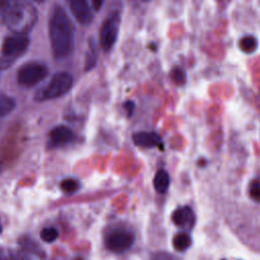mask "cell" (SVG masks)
I'll list each match as a JSON object with an SVG mask.
<instances>
[{"instance_id":"484cf974","label":"cell","mask_w":260,"mask_h":260,"mask_svg":"<svg viewBox=\"0 0 260 260\" xmlns=\"http://www.w3.org/2000/svg\"><path fill=\"white\" fill-rule=\"evenodd\" d=\"M1 68H2V63H0V70H1Z\"/></svg>"},{"instance_id":"2e32d148","label":"cell","mask_w":260,"mask_h":260,"mask_svg":"<svg viewBox=\"0 0 260 260\" xmlns=\"http://www.w3.org/2000/svg\"><path fill=\"white\" fill-rule=\"evenodd\" d=\"M60 188L66 194H73L79 190L80 183L76 179L67 178L60 183Z\"/></svg>"},{"instance_id":"5b68a950","label":"cell","mask_w":260,"mask_h":260,"mask_svg":"<svg viewBox=\"0 0 260 260\" xmlns=\"http://www.w3.org/2000/svg\"><path fill=\"white\" fill-rule=\"evenodd\" d=\"M48 74V68L39 62H28L22 65L16 74V80L23 87H31L42 81Z\"/></svg>"},{"instance_id":"8fae6325","label":"cell","mask_w":260,"mask_h":260,"mask_svg":"<svg viewBox=\"0 0 260 260\" xmlns=\"http://www.w3.org/2000/svg\"><path fill=\"white\" fill-rule=\"evenodd\" d=\"M194 219L195 216L193 210L188 206L180 207L176 209L173 213V221L178 226H191L192 223L194 222Z\"/></svg>"},{"instance_id":"f1b7e54d","label":"cell","mask_w":260,"mask_h":260,"mask_svg":"<svg viewBox=\"0 0 260 260\" xmlns=\"http://www.w3.org/2000/svg\"><path fill=\"white\" fill-rule=\"evenodd\" d=\"M143 1H149V0H143Z\"/></svg>"},{"instance_id":"7a4b0ae2","label":"cell","mask_w":260,"mask_h":260,"mask_svg":"<svg viewBox=\"0 0 260 260\" xmlns=\"http://www.w3.org/2000/svg\"><path fill=\"white\" fill-rule=\"evenodd\" d=\"M38 13L36 7L26 0L13 1L4 23L14 34L25 35L37 22Z\"/></svg>"},{"instance_id":"8992f818","label":"cell","mask_w":260,"mask_h":260,"mask_svg":"<svg viewBox=\"0 0 260 260\" xmlns=\"http://www.w3.org/2000/svg\"><path fill=\"white\" fill-rule=\"evenodd\" d=\"M120 15L118 12L110 13L100 29V45L104 51H110L118 38L120 27Z\"/></svg>"},{"instance_id":"9a60e30c","label":"cell","mask_w":260,"mask_h":260,"mask_svg":"<svg viewBox=\"0 0 260 260\" xmlns=\"http://www.w3.org/2000/svg\"><path fill=\"white\" fill-rule=\"evenodd\" d=\"M15 107V101L5 94L0 93V117L8 115Z\"/></svg>"},{"instance_id":"ba28073f","label":"cell","mask_w":260,"mask_h":260,"mask_svg":"<svg viewBox=\"0 0 260 260\" xmlns=\"http://www.w3.org/2000/svg\"><path fill=\"white\" fill-rule=\"evenodd\" d=\"M75 137L74 132L67 126H56L49 133V145L50 147L65 146L73 141Z\"/></svg>"},{"instance_id":"603a6c76","label":"cell","mask_w":260,"mask_h":260,"mask_svg":"<svg viewBox=\"0 0 260 260\" xmlns=\"http://www.w3.org/2000/svg\"><path fill=\"white\" fill-rule=\"evenodd\" d=\"M124 109L127 112L128 117H130L132 115V113H133V110H134V103H132L131 101H127L124 104Z\"/></svg>"},{"instance_id":"52a82bcc","label":"cell","mask_w":260,"mask_h":260,"mask_svg":"<svg viewBox=\"0 0 260 260\" xmlns=\"http://www.w3.org/2000/svg\"><path fill=\"white\" fill-rule=\"evenodd\" d=\"M29 40L25 35L14 34L4 39L1 47L2 54L7 58H14L21 55L28 47Z\"/></svg>"},{"instance_id":"277c9868","label":"cell","mask_w":260,"mask_h":260,"mask_svg":"<svg viewBox=\"0 0 260 260\" xmlns=\"http://www.w3.org/2000/svg\"><path fill=\"white\" fill-rule=\"evenodd\" d=\"M135 241L134 233L126 228H115L105 238V245L108 250L114 253H123L129 250Z\"/></svg>"},{"instance_id":"7c38bea8","label":"cell","mask_w":260,"mask_h":260,"mask_svg":"<svg viewBox=\"0 0 260 260\" xmlns=\"http://www.w3.org/2000/svg\"><path fill=\"white\" fill-rule=\"evenodd\" d=\"M153 186H154V189L161 194L168 191L170 186V176L167 171L159 170L156 172L153 179Z\"/></svg>"},{"instance_id":"ac0fdd59","label":"cell","mask_w":260,"mask_h":260,"mask_svg":"<svg viewBox=\"0 0 260 260\" xmlns=\"http://www.w3.org/2000/svg\"><path fill=\"white\" fill-rule=\"evenodd\" d=\"M171 78L178 85L185 84V82H186V72L183 68H181L179 66H176L171 71Z\"/></svg>"},{"instance_id":"e0dca14e","label":"cell","mask_w":260,"mask_h":260,"mask_svg":"<svg viewBox=\"0 0 260 260\" xmlns=\"http://www.w3.org/2000/svg\"><path fill=\"white\" fill-rule=\"evenodd\" d=\"M96 63V49L93 43H91L88 47L86 57H85V70H90L94 67Z\"/></svg>"},{"instance_id":"5bb4252c","label":"cell","mask_w":260,"mask_h":260,"mask_svg":"<svg viewBox=\"0 0 260 260\" xmlns=\"http://www.w3.org/2000/svg\"><path fill=\"white\" fill-rule=\"evenodd\" d=\"M239 48L247 54H252L257 49V40L254 36H245L239 41Z\"/></svg>"},{"instance_id":"30bf717a","label":"cell","mask_w":260,"mask_h":260,"mask_svg":"<svg viewBox=\"0 0 260 260\" xmlns=\"http://www.w3.org/2000/svg\"><path fill=\"white\" fill-rule=\"evenodd\" d=\"M69 8L81 24H88L92 19V12L87 0H67Z\"/></svg>"},{"instance_id":"83f0119b","label":"cell","mask_w":260,"mask_h":260,"mask_svg":"<svg viewBox=\"0 0 260 260\" xmlns=\"http://www.w3.org/2000/svg\"><path fill=\"white\" fill-rule=\"evenodd\" d=\"M0 232H1V224H0Z\"/></svg>"},{"instance_id":"44dd1931","label":"cell","mask_w":260,"mask_h":260,"mask_svg":"<svg viewBox=\"0 0 260 260\" xmlns=\"http://www.w3.org/2000/svg\"><path fill=\"white\" fill-rule=\"evenodd\" d=\"M12 3L13 0H0V23L4 22Z\"/></svg>"},{"instance_id":"9c48e42d","label":"cell","mask_w":260,"mask_h":260,"mask_svg":"<svg viewBox=\"0 0 260 260\" xmlns=\"http://www.w3.org/2000/svg\"><path fill=\"white\" fill-rule=\"evenodd\" d=\"M133 143L142 148H153L157 147L162 149L164 143L161 137L156 132L149 131H140L132 135Z\"/></svg>"},{"instance_id":"4fadbf2b","label":"cell","mask_w":260,"mask_h":260,"mask_svg":"<svg viewBox=\"0 0 260 260\" xmlns=\"http://www.w3.org/2000/svg\"><path fill=\"white\" fill-rule=\"evenodd\" d=\"M173 246L177 251H186L191 246V238L186 233H179L174 237Z\"/></svg>"},{"instance_id":"7402d4cb","label":"cell","mask_w":260,"mask_h":260,"mask_svg":"<svg viewBox=\"0 0 260 260\" xmlns=\"http://www.w3.org/2000/svg\"><path fill=\"white\" fill-rule=\"evenodd\" d=\"M151 260H175V258L168 253H157L152 257Z\"/></svg>"},{"instance_id":"4316f807","label":"cell","mask_w":260,"mask_h":260,"mask_svg":"<svg viewBox=\"0 0 260 260\" xmlns=\"http://www.w3.org/2000/svg\"><path fill=\"white\" fill-rule=\"evenodd\" d=\"M35 1H38V2H41V1H44V0H35Z\"/></svg>"},{"instance_id":"ffe728a7","label":"cell","mask_w":260,"mask_h":260,"mask_svg":"<svg viewBox=\"0 0 260 260\" xmlns=\"http://www.w3.org/2000/svg\"><path fill=\"white\" fill-rule=\"evenodd\" d=\"M250 197L257 202H260V181L255 180L250 184L249 188Z\"/></svg>"},{"instance_id":"d4e9b609","label":"cell","mask_w":260,"mask_h":260,"mask_svg":"<svg viewBox=\"0 0 260 260\" xmlns=\"http://www.w3.org/2000/svg\"><path fill=\"white\" fill-rule=\"evenodd\" d=\"M2 171H3V162H2V160L0 159V174L2 173Z\"/></svg>"},{"instance_id":"3957f363","label":"cell","mask_w":260,"mask_h":260,"mask_svg":"<svg viewBox=\"0 0 260 260\" xmlns=\"http://www.w3.org/2000/svg\"><path fill=\"white\" fill-rule=\"evenodd\" d=\"M73 84L72 76L67 72H58L43 88L36 92L35 99L39 102L54 100L66 94Z\"/></svg>"},{"instance_id":"d6986e66","label":"cell","mask_w":260,"mask_h":260,"mask_svg":"<svg viewBox=\"0 0 260 260\" xmlns=\"http://www.w3.org/2000/svg\"><path fill=\"white\" fill-rule=\"evenodd\" d=\"M41 238L46 243H53L58 238V231L54 228H45L41 232Z\"/></svg>"},{"instance_id":"6da1fadb","label":"cell","mask_w":260,"mask_h":260,"mask_svg":"<svg viewBox=\"0 0 260 260\" xmlns=\"http://www.w3.org/2000/svg\"><path fill=\"white\" fill-rule=\"evenodd\" d=\"M49 37L55 58L64 59L70 55L73 49L72 24L65 10L59 5H55L51 13Z\"/></svg>"},{"instance_id":"cb8c5ba5","label":"cell","mask_w":260,"mask_h":260,"mask_svg":"<svg viewBox=\"0 0 260 260\" xmlns=\"http://www.w3.org/2000/svg\"><path fill=\"white\" fill-rule=\"evenodd\" d=\"M104 1L105 0H91V5H92V8L98 11L102 8L103 4H104Z\"/></svg>"}]
</instances>
